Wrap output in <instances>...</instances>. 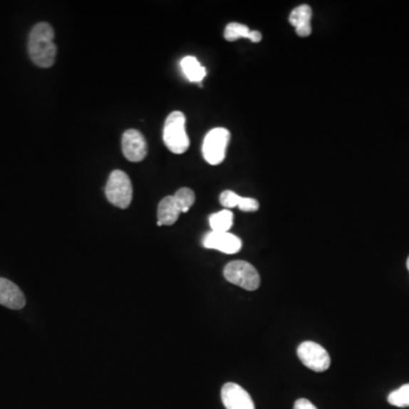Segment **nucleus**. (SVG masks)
I'll return each instance as SVG.
<instances>
[{
    "label": "nucleus",
    "mask_w": 409,
    "mask_h": 409,
    "mask_svg": "<svg viewBox=\"0 0 409 409\" xmlns=\"http://www.w3.org/2000/svg\"><path fill=\"white\" fill-rule=\"evenodd\" d=\"M55 33L48 23H38L29 36V55L34 64L42 68L53 66L56 59L57 47L53 42Z\"/></svg>",
    "instance_id": "1"
},
{
    "label": "nucleus",
    "mask_w": 409,
    "mask_h": 409,
    "mask_svg": "<svg viewBox=\"0 0 409 409\" xmlns=\"http://www.w3.org/2000/svg\"><path fill=\"white\" fill-rule=\"evenodd\" d=\"M163 140L165 146L173 154L181 155L190 146L185 131V116L182 112H172L164 124Z\"/></svg>",
    "instance_id": "2"
},
{
    "label": "nucleus",
    "mask_w": 409,
    "mask_h": 409,
    "mask_svg": "<svg viewBox=\"0 0 409 409\" xmlns=\"http://www.w3.org/2000/svg\"><path fill=\"white\" fill-rule=\"evenodd\" d=\"M225 280L240 288L255 291L261 286V276L257 269L246 261H233L223 271Z\"/></svg>",
    "instance_id": "3"
},
{
    "label": "nucleus",
    "mask_w": 409,
    "mask_h": 409,
    "mask_svg": "<svg viewBox=\"0 0 409 409\" xmlns=\"http://www.w3.org/2000/svg\"><path fill=\"white\" fill-rule=\"evenodd\" d=\"M105 192L108 202L116 207L122 209L129 207L133 197V188L128 174L120 170L113 171L107 181Z\"/></svg>",
    "instance_id": "4"
},
{
    "label": "nucleus",
    "mask_w": 409,
    "mask_h": 409,
    "mask_svg": "<svg viewBox=\"0 0 409 409\" xmlns=\"http://www.w3.org/2000/svg\"><path fill=\"white\" fill-rule=\"evenodd\" d=\"M230 141V132L224 128L210 130L202 143V155L210 165H219L224 160Z\"/></svg>",
    "instance_id": "5"
},
{
    "label": "nucleus",
    "mask_w": 409,
    "mask_h": 409,
    "mask_svg": "<svg viewBox=\"0 0 409 409\" xmlns=\"http://www.w3.org/2000/svg\"><path fill=\"white\" fill-rule=\"evenodd\" d=\"M297 353L300 362L309 370L314 371V372H324L330 368V355L322 346L316 342L305 341L300 343Z\"/></svg>",
    "instance_id": "6"
},
{
    "label": "nucleus",
    "mask_w": 409,
    "mask_h": 409,
    "mask_svg": "<svg viewBox=\"0 0 409 409\" xmlns=\"http://www.w3.org/2000/svg\"><path fill=\"white\" fill-rule=\"evenodd\" d=\"M202 244L207 249H215L224 252L227 255H233L240 252L242 247V239L229 232L207 233L202 239Z\"/></svg>",
    "instance_id": "7"
},
{
    "label": "nucleus",
    "mask_w": 409,
    "mask_h": 409,
    "mask_svg": "<svg viewBox=\"0 0 409 409\" xmlns=\"http://www.w3.org/2000/svg\"><path fill=\"white\" fill-rule=\"evenodd\" d=\"M122 150L130 162H141L147 156L146 139L138 130H128L122 137Z\"/></svg>",
    "instance_id": "8"
},
{
    "label": "nucleus",
    "mask_w": 409,
    "mask_h": 409,
    "mask_svg": "<svg viewBox=\"0 0 409 409\" xmlns=\"http://www.w3.org/2000/svg\"><path fill=\"white\" fill-rule=\"evenodd\" d=\"M221 398L227 409H255L249 393L237 383H227L223 385Z\"/></svg>",
    "instance_id": "9"
},
{
    "label": "nucleus",
    "mask_w": 409,
    "mask_h": 409,
    "mask_svg": "<svg viewBox=\"0 0 409 409\" xmlns=\"http://www.w3.org/2000/svg\"><path fill=\"white\" fill-rule=\"evenodd\" d=\"M26 304V296L22 290L11 281L0 278V305L17 311L22 309Z\"/></svg>",
    "instance_id": "10"
},
{
    "label": "nucleus",
    "mask_w": 409,
    "mask_h": 409,
    "mask_svg": "<svg viewBox=\"0 0 409 409\" xmlns=\"http://www.w3.org/2000/svg\"><path fill=\"white\" fill-rule=\"evenodd\" d=\"M182 213L181 206L174 196H167L160 200L157 209V225H173L179 219L180 214Z\"/></svg>",
    "instance_id": "11"
},
{
    "label": "nucleus",
    "mask_w": 409,
    "mask_h": 409,
    "mask_svg": "<svg viewBox=\"0 0 409 409\" xmlns=\"http://www.w3.org/2000/svg\"><path fill=\"white\" fill-rule=\"evenodd\" d=\"M311 9L309 5H300L289 16V22L296 28L299 37H309L311 33Z\"/></svg>",
    "instance_id": "12"
},
{
    "label": "nucleus",
    "mask_w": 409,
    "mask_h": 409,
    "mask_svg": "<svg viewBox=\"0 0 409 409\" xmlns=\"http://www.w3.org/2000/svg\"><path fill=\"white\" fill-rule=\"evenodd\" d=\"M181 68L185 78L190 82L200 83L207 74L206 68L200 64V61L194 56H187L181 61Z\"/></svg>",
    "instance_id": "13"
},
{
    "label": "nucleus",
    "mask_w": 409,
    "mask_h": 409,
    "mask_svg": "<svg viewBox=\"0 0 409 409\" xmlns=\"http://www.w3.org/2000/svg\"><path fill=\"white\" fill-rule=\"evenodd\" d=\"M233 224V213L231 210H221L209 217V225L214 232H227Z\"/></svg>",
    "instance_id": "14"
},
{
    "label": "nucleus",
    "mask_w": 409,
    "mask_h": 409,
    "mask_svg": "<svg viewBox=\"0 0 409 409\" xmlns=\"http://www.w3.org/2000/svg\"><path fill=\"white\" fill-rule=\"evenodd\" d=\"M388 403L399 408L409 407V383L404 384L403 387L395 390L388 397Z\"/></svg>",
    "instance_id": "15"
},
{
    "label": "nucleus",
    "mask_w": 409,
    "mask_h": 409,
    "mask_svg": "<svg viewBox=\"0 0 409 409\" xmlns=\"http://www.w3.org/2000/svg\"><path fill=\"white\" fill-rule=\"evenodd\" d=\"M250 30L248 26L240 24V23H230L225 28L224 38L227 41H236L240 38L249 39Z\"/></svg>",
    "instance_id": "16"
},
{
    "label": "nucleus",
    "mask_w": 409,
    "mask_h": 409,
    "mask_svg": "<svg viewBox=\"0 0 409 409\" xmlns=\"http://www.w3.org/2000/svg\"><path fill=\"white\" fill-rule=\"evenodd\" d=\"M174 198L179 202L182 209V213H187L190 209L191 206L195 204L196 196H195L194 191L189 188H181L177 191V194L174 195Z\"/></svg>",
    "instance_id": "17"
},
{
    "label": "nucleus",
    "mask_w": 409,
    "mask_h": 409,
    "mask_svg": "<svg viewBox=\"0 0 409 409\" xmlns=\"http://www.w3.org/2000/svg\"><path fill=\"white\" fill-rule=\"evenodd\" d=\"M242 197L231 190H225L219 196V202L225 208L238 207L239 200Z\"/></svg>",
    "instance_id": "18"
},
{
    "label": "nucleus",
    "mask_w": 409,
    "mask_h": 409,
    "mask_svg": "<svg viewBox=\"0 0 409 409\" xmlns=\"http://www.w3.org/2000/svg\"><path fill=\"white\" fill-rule=\"evenodd\" d=\"M238 207L242 212L250 213V212H256V210L259 209V202H258V200H254V198L242 197L240 200H239Z\"/></svg>",
    "instance_id": "19"
},
{
    "label": "nucleus",
    "mask_w": 409,
    "mask_h": 409,
    "mask_svg": "<svg viewBox=\"0 0 409 409\" xmlns=\"http://www.w3.org/2000/svg\"><path fill=\"white\" fill-rule=\"evenodd\" d=\"M294 409H317L314 404H311L309 399L301 398L298 399L294 403Z\"/></svg>",
    "instance_id": "20"
},
{
    "label": "nucleus",
    "mask_w": 409,
    "mask_h": 409,
    "mask_svg": "<svg viewBox=\"0 0 409 409\" xmlns=\"http://www.w3.org/2000/svg\"><path fill=\"white\" fill-rule=\"evenodd\" d=\"M262 33L258 31H250L249 40L252 42H259L262 40Z\"/></svg>",
    "instance_id": "21"
},
{
    "label": "nucleus",
    "mask_w": 409,
    "mask_h": 409,
    "mask_svg": "<svg viewBox=\"0 0 409 409\" xmlns=\"http://www.w3.org/2000/svg\"><path fill=\"white\" fill-rule=\"evenodd\" d=\"M407 269H408L409 271V257L408 259H407Z\"/></svg>",
    "instance_id": "22"
}]
</instances>
